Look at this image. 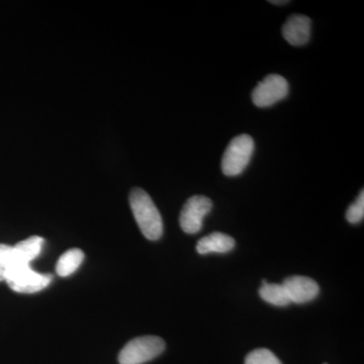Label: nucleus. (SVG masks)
<instances>
[{"label": "nucleus", "instance_id": "obj_1", "mask_svg": "<svg viewBox=\"0 0 364 364\" xmlns=\"http://www.w3.org/2000/svg\"><path fill=\"white\" fill-rule=\"evenodd\" d=\"M130 205L136 224L148 240H158L163 234L161 215L150 196L142 188H134L130 193Z\"/></svg>", "mask_w": 364, "mask_h": 364}, {"label": "nucleus", "instance_id": "obj_15", "mask_svg": "<svg viewBox=\"0 0 364 364\" xmlns=\"http://www.w3.org/2000/svg\"><path fill=\"white\" fill-rule=\"evenodd\" d=\"M364 217V193L361 191L358 200H355L346 212L347 221L350 224H358L363 221Z\"/></svg>", "mask_w": 364, "mask_h": 364}, {"label": "nucleus", "instance_id": "obj_7", "mask_svg": "<svg viewBox=\"0 0 364 364\" xmlns=\"http://www.w3.org/2000/svg\"><path fill=\"white\" fill-rule=\"evenodd\" d=\"M291 303L306 304L317 298L320 287L315 280L306 277H291L282 282Z\"/></svg>", "mask_w": 364, "mask_h": 364}, {"label": "nucleus", "instance_id": "obj_6", "mask_svg": "<svg viewBox=\"0 0 364 364\" xmlns=\"http://www.w3.org/2000/svg\"><path fill=\"white\" fill-rule=\"evenodd\" d=\"M213 203L203 196H195L184 203L179 218L181 229L186 233L196 234L203 228V219L210 212Z\"/></svg>", "mask_w": 364, "mask_h": 364}, {"label": "nucleus", "instance_id": "obj_9", "mask_svg": "<svg viewBox=\"0 0 364 364\" xmlns=\"http://www.w3.org/2000/svg\"><path fill=\"white\" fill-rule=\"evenodd\" d=\"M43 245L44 239L39 236H32L18 242L14 246V265L31 264L40 255Z\"/></svg>", "mask_w": 364, "mask_h": 364}, {"label": "nucleus", "instance_id": "obj_16", "mask_svg": "<svg viewBox=\"0 0 364 364\" xmlns=\"http://www.w3.org/2000/svg\"><path fill=\"white\" fill-rule=\"evenodd\" d=\"M270 4H289V1H287V0H284V1H282V0H279V1H275V0H272V1H269Z\"/></svg>", "mask_w": 364, "mask_h": 364}, {"label": "nucleus", "instance_id": "obj_14", "mask_svg": "<svg viewBox=\"0 0 364 364\" xmlns=\"http://www.w3.org/2000/svg\"><path fill=\"white\" fill-rule=\"evenodd\" d=\"M245 364H282L273 352L265 348L256 349L246 356Z\"/></svg>", "mask_w": 364, "mask_h": 364}, {"label": "nucleus", "instance_id": "obj_12", "mask_svg": "<svg viewBox=\"0 0 364 364\" xmlns=\"http://www.w3.org/2000/svg\"><path fill=\"white\" fill-rule=\"evenodd\" d=\"M259 296L263 301L277 306H287L291 304L286 289L282 284H268L262 280V287L259 289Z\"/></svg>", "mask_w": 364, "mask_h": 364}, {"label": "nucleus", "instance_id": "obj_13", "mask_svg": "<svg viewBox=\"0 0 364 364\" xmlns=\"http://www.w3.org/2000/svg\"><path fill=\"white\" fill-rule=\"evenodd\" d=\"M14 247L0 244V282H6L14 267Z\"/></svg>", "mask_w": 364, "mask_h": 364}, {"label": "nucleus", "instance_id": "obj_11", "mask_svg": "<svg viewBox=\"0 0 364 364\" xmlns=\"http://www.w3.org/2000/svg\"><path fill=\"white\" fill-rule=\"evenodd\" d=\"M85 259V253L80 249L73 248L62 254L56 264V272L60 277H66L75 272Z\"/></svg>", "mask_w": 364, "mask_h": 364}, {"label": "nucleus", "instance_id": "obj_4", "mask_svg": "<svg viewBox=\"0 0 364 364\" xmlns=\"http://www.w3.org/2000/svg\"><path fill=\"white\" fill-rule=\"evenodd\" d=\"M51 274H41L32 269L30 264L14 265L6 282L13 291L20 294H35L49 286Z\"/></svg>", "mask_w": 364, "mask_h": 364}, {"label": "nucleus", "instance_id": "obj_5", "mask_svg": "<svg viewBox=\"0 0 364 364\" xmlns=\"http://www.w3.org/2000/svg\"><path fill=\"white\" fill-rule=\"evenodd\" d=\"M289 95L287 79L277 74H270L261 80L252 92L253 104L258 107H267L284 100Z\"/></svg>", "mask_w": 364, "mask_h": 364}, {"label": "nucleus", "instance_id": "obj_2", "mask_svg": "<svg viewBox=\"0 0 364 364\" xmlns=\"http://www.w3.org/2000/svg\"><path fill=\"white\" fill-rule=\"evenodd\" d=\"M254 152L252 136H235L228 145L222 158V171L227 176H237L245 170Z\"/></svg>", "mask_w": 364, "mask_h": 364}, {"label": "nucleus", "instance_id": "obj_3", "mask_svg": "<svg viewBox=\"0 0 364 364\" xmlns=\"http://www.w3.org/2000/svg\"><path fill=\"white\" fill-rule=\"evenodd\" d=\"M165 342L157 336H143L131 340L119 354V364H143L156 358L164 351Z\"/></svg>", "mask_w": 364, "mask_h": 364}, {"label": "nucleus", "instance_id": "obj_10", "mask_svg": "<svg viewBox=\"0 0 364 364\" xmlns=\"http://www.w3.org/2000/svg\"><path fill=\"white\" fill-rule=\"evenodd\" d=\"M235 247V240L229 235L215 232L203 237L196 244V251L198 253H228L233 250Z\"/></svg>", "mask_w": 364, "mask_h": 364}, {"label": "nucleus", "instance_id": "obj_8", "mask_svg": "<svg viewBox=\"0 0 364 364\" xmlns=\"http://www.w3.org/2000/svg\"><path fill=\"white\" fill-rule=\"evenodd\" d=\"M282 36L293 46H303L311 37V20L303 14H293L282 26Z\"/></svg>", "mask_w": 364, "mask_h": 364}]
</instances>
